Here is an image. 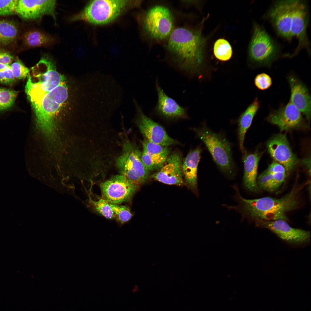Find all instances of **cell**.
I'll return each mask as SVG.
<instances>
[{"label": "cell", "mask_w": 311, "mask_h": 311, "mask_svg": "<svg viewBox=\"0 0 311 311\" xmlns=\"http://www.w3.org/2000/svg\"><path fill=\"white\" fill-rule=\"evenodd\" d=\"M55 0H17L15 13L25 20H35L45 15L56 19Z\"/></svg>", "instance_id": "2e32d148"}, {"label": "cell", "mask_w": 311, "mask_h": 311, "mask_svg": "<svg viewBox=\"0 0 311 311\" xmlns=\"http://www.w3.org/2000/svg\"><path fill=\"white\" fill-rule=\"evenodd\" d=\"M213 52L215 57L222 61L230 60L232 54L231 45L227 40L223 39H219L215 42Z\"/></svg>", "instance_id": "4316f807"}, {"label": "cell", "mask_w": 311, "mask_h": 311, "mask_svg": "<svg viewBox=\"0 0 311 311\" xmlns=\"http://www.w3.org/2000/svg\"><path fill=\"white\" fill-rule=\"evenodd\" d=\"M14 58L13 56L9 52L0 50V63L10 65Z\"/></svg>", "instance_id": "74e56055"}, {"label": "cell", "mask_w": 311, "mask_h": 311, "mask_svg": "<svg viewBox=\"0 0 311 311\" xmlns=\"http://www.w3.org/2000/svg\"><path fill=\"white\" fill-rule=\"evenodd\" d=\"M30 71L25 88L32 105L66 81L65 76L57 71L53 61L47 55L42 56Z\"/></svg>", "instance_id": "3957f363"}, {"label": "cell", "mask_w": 311, "mask_h": 311, "mask_svg": "<svg viewBox=\"0 0 311 311\" xmlns=\"http://www.w3.org/2000/svg\"><path fill=\"white\" fill-rule=\"evenodd\" d=\"M141 143V159L143 164L150 172L158 170L169 156L168 147L154 144L146 139Z\"/></svg>", "instance_id": "ffe728a7"}, {"label": "cell", "mask_w": 311, "mask_h": 311, "mask_svg": "<svg viewBox=\"0 0 311 311\" xmlns=\"http://www.w3.org/2000/svg\"><path fill=\"white\" fill-rule=\"evenodd\" d=\"M303 163L306 167L308 172L310 175L311 172V158L310 157L304 159L302 161Z\"/></svg>", "instance_id": "f35d334b"}, {"label": "cell", "mask_w": 311, "mask_h": 311, "mask_svg": "<svg viewBox=\"0 0 311 311\" xmlns=\"http://www.w3.org/2000/svg\"><path fill=\"white\" fill-rule=\"evenodd\" d=\"M15 78L18 79H24L27 77L30 70L26 67L18 58L10 65Z\"/></svg>", "instance_id": "4dcf8cb0"}, {"label": "cell", "mask_w": 311, "mask_h": 311, "mask_svg": "<svg viewBox=\"0 0 311 311\" xmlns=\"http://www.w3.org/2000/svg\"><path fill=\"white\" fill-rule=\"evenodd\" d=\"M67 97L68 89L65 81L46 94L38 103L32 105L38 128L49 140L55 137V115Z\"/></svg>", "instance_id": "5b68a950"}, {"label": "cell", "mask_w": 311, "mask_h": 311, "mask_svg": "<svg viewBox=\"0 0 311 311\" xmlns=\"http://www.w3.org/2000/svg\"><path fill=\"white\" fill-rule=\"evenodd\" d=\"M139 186L124 176L116 175L100 183L102 198L110 204H119L129 200Z\"/></svg>", "instance_id": "8fae6325"}, {"label": "cell", "mask_w": 311, "mask_h": 311, "mask_svg": "<svg viewBox=\"0 0 311 311\" xmlns=\"http://www.w3.org/2000/svg\"><path fill=\"white\" fill-rule=\"evenodd\" d=\"M291 90L290 101L306 116L308 122L311 118V96L306 86L293 75L288 78Z\"/></svg>", "instance_id": "d6986e66"}, {"label": "cell", "mask_w": 311, "mask_h": 311, "mask_svg": "<svg viewBox=\"0 0 311 311\" xmlns=\"http://www.w3.org/2000/svg\"><path fill=\"white\" fill-rule=\"evenodd\" d=\"M268 152L272 157L285 168L287 174L289 173L298 163L286 136L278 134L270 139L267 143Z\"/></svg>", "instance_id": "9a60e30c"}, {"label": "cell", "mask_w": 311, "mask_h": 311, "mask_svg": "<svg viewBox=\"0 0 311 311\" xmlns=\"http://www.w3.org/2000/svg\"><path fill=\"white\" fill-rule=\"evenodd\" d=\"M110 205L114 213L115 217L121 224L129 221L132 217V215L127 206L111 204Z\"/></svg>", "instance_id": "f1b7e54d"}, {"label": "cell", "mask_w": 311, "mask_h": 311, "mask_svg": "<svg viewBox=\"0 0 311 311\" xmlns=\"http://www.w3.org/2000/svg\"><path fill=\"white\" fill-rule=\"evenodd\" d=\"M307 7L301 1L295 0L291 28L292 38L296 37L298 44L293 53L289 56L296 55L303 48H306L310 53V43L307 36L306 29L308 20Z\"/></svg>", "instance_id": "7c38bea8"}, {"label": "cell", "mask_w": 311, "mask_h": 311, "mask_svg": "<svg viewBox=\"0 0 311 311\" xmlns=\"http://www.w3.org/2000/svg\"><path fill=\"white\" fill-rule=\"evenodd\" d=\"M270 123L277 126L281 130L299 126L302 121L301 112L290 101L287 105L271 113L268 118Z\"/></svg>", "instance_id": "ac0fdd59"}, {"label": "cell", "mask_w": 311, "mask_h": 311, "mask_svg": "<svg viewBox=\"0 0 311 311\" xmlns=\"http://www.w3.org/2000/svg\"><path fill=\"white\" fill-rule=\"evenodd\" d=\"M23 40L26 45L31 47L48 45L53 41L50 36L35 30L26 32L24 35Z\"/></svg>", "instance_id": "484cf974"}, {"label": "cell", "mask_w": 311, "mask_h": 311, "mask_svg": "<svg viewBox=\"0 0 311 311\" xmlns=\"http://www.w3.org/2000/svg\"><path fill=\"white\" fill-rule=\"evenodd\" d=\"M141 156L138 148L126 139L122 144V152L115 161L119 174L139 184L148 180L150 173L142 162Z\"/></svg>", "instance_id": "52a82bcc"}, {"label": "cell", "mask_w": 311, "mask_h": 311, "mask_svg": "<svg viewBox=\"0 0 311 311\" xmlns=\"http://www.w3.org/2000/svg\"><path fill=\"white\" fill-rule=\"evenodd\" d=\"M10 65L0 63V71L10 67Z\"/></svg>", "instance_id": "ab89813d"}, {"label": "cell", "mask_w": 311, "mask_h": 311, "mask_svg": "<svg viewBox=\"0 0 311 311\" xmlns=\"http://www.w3.org/2000/svg\"><path fill=\"white\" fill-rule=\"evenodd\" d=\"M265 171L271 174L279 172L287 173L285 167L282 164L276 162H273Z\"/></svg>", "instance_id": "8d00e7d4"}, {"label": "cell", "mask_w": 311, "mask_h": 311, "mask_svg": "<svg viewBox=\"0 0 311 311\" xmlns=\"http://www.w3.org/2000/svg\"><path fill=\"white\" fill-rule=\"evenodd\" d=\"M18 92L0 88V111L7 109L14 105Z\"/></svg>", "instance_id": "83f0119b"}, {"label": "cell", "mask_w": 311, "mask_h": 311, "mask_svg": "<svg viewBox=\"0 0 311 311\" xmlns=\"http://www.w3.org/2000/svg\"><path fill=\"white\" fill-rule=\"evenodd\" d=\"M182 163L180 154L174 152L168 156L158 171L151 177L165 184L182 185L184 183Z\"/></svg>", "instance_id": "e0dca14e"}, {"label": "cell", "mask_w": 311, "mask_h": 311, "mask_svg": "<svg viewBox=\"0 0 311 311\" xmlns=\"http://www.w3.org/2000/svg\"><path fill=\"white\" fill-rule=\"evenodd\" d=\"M254 83L259 89L264 90L271 86L272 81L271 78L268 75L262 73L256 75L254 79Z\"/></svg>", "instance_id": "1f68e13d"}, {"label": "cell", "mask_w": 311, "mask_h": 311, "mask_svg": "<svg viewBox=\"0 0 311 311\" xmlns=\"http://www.w3.org/2000/svg\"><path fill=\"white\" fill-rule=\"evenodd\" d=\"M16 79L10 67L0 71V83L6 84H11L14 82Z\"/></svg>", "instance_id": "d590c367"}, {"label": "cell", "mask_w": 311, "mask_h": 311, "mask_svg": "<svg viewBox=\"0 0 311 311\" xmlns=\"http://www.w3.org/2000/svg\"><path fill=\"white\" fill-rule=\"evenodd\" d=\"M309 181L301 184H295L288 193L282 197L275 198L267 197L248 199L241 195L236 185L232 187L236 191L234 198L238 204L236 206L223 205L229 210L234 209L242 215V219L246 218L255 221L257 220L267 221L282 219L287 220V213L299 206L301 193Z\"/></svg>", "instance_id": "6da1fadb"}, {"label": "cell", "mask_w": 311, "mask_h": 311, "mask_svg": "<svg viewBox=\"0 0 311 311\" xmlns=\"http://www.w3.org/2000/svg\"><path fill=\"white\" fill-rule=\"evenodd\" d=\"M253 33L249 47L251 60L260 65H268L276 58L279 49L267 32L255 23Z\"/></svg>", "instance_id": "ba28073f"}, {"label": "cell", "mask_w": 311, "mask_h": 311, "mask_svg": "<svg viewBox=\"0 0 311 311\" xmlns=\"http://www.w3.org/2000/svg\"><path fill=\"white\" fill-rule=\"evenodd\" d=\"M141 3V1L136 0L91 1L70 20L83 21L95 24H106L114 20L126 10L137 7Z\"/></svg>", "instance_id": "277c9868"}, {"label": "cell", "mask_w": 311, "mask_h": 311, "mask_svg": "<svg viewBox=\"0 0 311 311\" xmlns=\"http://www.w3.org/2000/svg\"><path fill=\"white\" fill-rule=\"evenodd\" d=\"M273 177V174L264 171L257 178V183L259 189L268 191Z\"/></svg>", "instance_id": "836d02e7"}, {"label": "cell", "mask_w": 311, "mask_h": 311, "mask_svg": "<svg viewBox=\"0 0 311 311\" xmlns=\"http://www.w3.org/2000/svg\"><path fill=\"white\" fill-rule=\"evenodd\" d=\"M17 0H0V16H9L15 14V8Z\"/></svg>", "instance_id": "d6a6232c"}, {"label": "cell", "mask_w": 311, "mask_h": 311, "mask_svg": "<svg viewBox=\"0 0 311 311\" xmlns=\"http://www.w3.org/2000/svg\"><path fill=\"white\" fill-rule=\"evenodd\" d=\"M295 0L278 1L270 10L268 17L276 32L281 37L290 40L291 28Z\"/></svg>", "instance_id": "5bb4252c"}, {"label": "cell", "mask_w": 311, "mask_h": 311, "mask_svg": "<svg viewBox=\"0 0 311 311\" xmlns=\"http://www.w3.org/2000/svg\"><path fill=\"white\" fill-rule=\"evenodd\" d=\"M133 102L137 113L136 122L146 139L154 144L167 147L177 143L168 135L162 126L143 113L134 99Z\"/></svg>", "instance_id": "4fadbf2b"}, {"label": "cell", "mask_w": 311, "mask_h": 311, "mask_svg": "<svg viewBox=\"0 0 311 311\" xmlns=\"http://www.w3.org/2000/svg\"><path fill=\"white\" fill-rule=\"evenodd\" d=\"M202 151L199 147L191 151L182 163V170L185 182L188 187L197 191V170Z\"/></svg>", "instance_id": "603a6c76"}, {"label": "cell", "mask_w": 311, "mask_h": 311, "mask_svg": "<svg viewBox=\"0 0 311 311\" xmlns=\"http://www.w3.org/2000/svg\"><path fill=\"white\" fill-rule=\"evenodd\" d=\"M143 26L150 36L156 40H162L169 37L173 30L174 19L167 7L156 5L146 13Z\"/></svg>", "instance_id": "9c48e42d"}, {"label": "cell", "mask_w": 311, "mask_h": 311, "mask_svg": "<svg viewBox=\"0 0 311 311\" xmlns=\"http://www.w3.org/2000/svg\"><path fill=\"white\" fill-rule=\"evenodd\" d=\"M244 152V185L248 190L256 192L259 190L257 180L258 165L261 156L257 152L249 153L245 151Z\"/></svg>", "instance_id": "44dd1931"}, {"label": "cell", "mask_w": 311, "mask_h": 311, "mask_svg": "<svg viewBox=\"0 0 311 311\" xmlns=\"http://www.w3.org/2000/svg\"><path fill=\"white\" fill-rule=\"evenodd\" d=\"M254 221L256 227L269 230L290 246L302 247L310 243V232L292 227L284 220H257Z\"/></svg>", "instance_id": "30bf717a"}, {"label": "cell", "mask_w": 311, "mask_h": 311, "mask_svg": "<svg viewBox=\"0 0 311 311\" xmlns=\"http://www.w3.org/2000/svg\"><path fill=\"white\" fill-rule=\"evenodd\" d=\"M260 106L257 98H256L246 110L242 113L238 120V137L240 148L244 152V143L246 133L250 127L253 118Z\"/></svg>", "instance_id": "cb8c5ba5"}, {"label": "cell", "mask_w": 311, "mask_h": 311, "mask_svg": "<svg viewBox=\"0 0 311 311\" xmlns=\"http://www.w3.org/2000/svg\"><path fill=\"white\" fill-rule=\"evenodd\" d=\"M274 177L267 191H274L280 187L285 180L286 173L279 172L273 174Z\"/></svg>", "instance_id": "e575fe53"}, {"label": "cell", "mask_w": 311, "mask_h": 311, "mask_svg": "<svg viewBox=\"0 0 311 311\" xmlns=\"http://www.w3.org/2000/svg\"><path fill=\"white\" fill-rule=\"evenodd\" d=\"M205 43L199 31L179 27L169 36L167 48L181 69L194 72L203 62Z\"/></svg>", "instance_id": "7a4b0ae2"}, {"label": "cell", "mask_w": 311, "mask_h": 311, "mask_svg": "<svg viewBox=\"0 0 311 311\" xmlns=\"http://www.w3.org/2000/svg\"><path fill=\"white\" fill-rule=\"evenodd\" d=\"M158 95L156 111L163 116L169 118L182 117L185 116V109L180 106L174 99L168 96L156 82Z\"/></svg>", "instance_id": "7402d4cb"}, {"label": "cell", "mask_w": 311, "mask_h": 311, "mask_svg": "<svg viewBox=\"0 0 311 311\" xmlns=\"http://www.w3.org/2000/svg\"><path fill=\"white\" fill-rule=\"evenodd\" d=\"M18 30L13 22L0 19V46H5L13 43L16 39Z\"/></svg>", "instance_id": "d4e9b609"}, {"label": "cell", "mask_w": 311, "mask_h": 311, "mask_svg": "<svg viewBox=\"0 0 311 311\" xmlns=\"http://www.w3.org/2000/svg\"><path fill=\"white\" fill-rule=\"evenodd\" d=\"M96 210L105 218L111 219L115 217L110 204L102 198L97 201H92Z\"/></svg>", "instance_id": "f546056e"}, {"label": "cell", "mask_w": 311, "mask_h": 311, "mask_svg": "<svg viewBox=\"0 0 311 311\" xmlns=\"http://www.w3.org/2000/svg\"><path fill=\"white\" fill-rule=\"evenodd\" d=\"M195 131L221 170L228 177H234L236 174V166L230 143L223 136L213 132L205 124L196 129Z\"/></svg>", "instance_id": "8992f818"}]
</instances>
